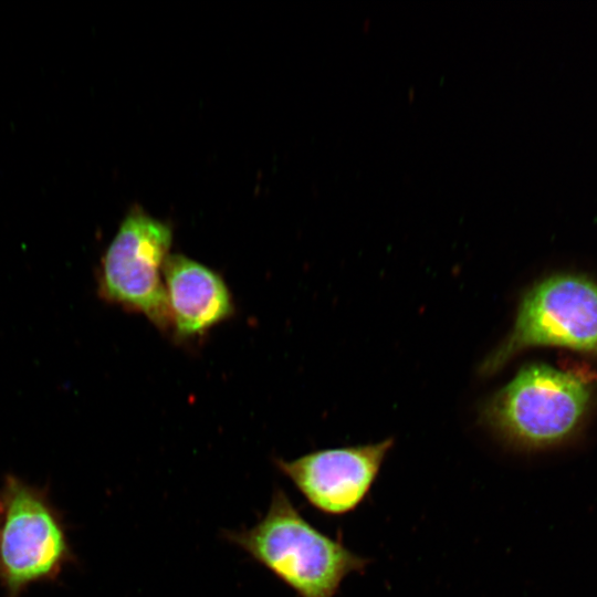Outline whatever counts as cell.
<instances>
[{"label": "cell", "instance_id": "7a4b0ae2", "mask_svg": "<svg viewBox=\"0 0 597 597\" xmlns=\"http://www.w3.org/2000/svg\"><path fill=\"white\" fill-rule=\"evenodd\" d=\"M591 400L593 387L583 375L530 364L486 401L482 418L505 446L535 452L570 440Z\"/></svg>", "mask_w": 597, "mask_h": 597}, {"label": "cell", "instance_id": "8992f818", "mask_svg": "<svg viewBox=\"0 0 597 597\" xmlns=\"http://www.w3.org/2000/svg\"><path fill=\"white\" fill-rule=\"evenodd\" d=\"M394 438L367 444L328 448L293 460L276 459L306 502L327 516L356 511L369 496Z\"/></svg>", "mask_w": 597, "mask_h": 597}, {"label": "cell", "instance_id": "277c9868", "mask_svg": "<svg viewBox=\"0 0 597 597\" xmlns=\"http://www.w3.org/2000/svg\"><path fill=\"white\" fill-rule=\"evenodd\" d=\"M558 346L597 354V283L557 274L534 284L523 296L507 337L483 360L481 371L496 373L520 352Z\"/></svg>", "mask_w": 597, "mask_h": 597}, {"label": "cell", "instance_id": "6da1fadb", "mask_svg": "<svg viewBox=\"0 0 597 597\" xmlns=\"http://www.w3.org/2000/svg\"><path fill=\"white\" fill-rule=\"evenodd\" d=\"M222 537L266 568L298 597H336L352 574H364L371 559L354 553L342 536L311 524L276 486L265 514L252 526Z\"/></svg>", "mask_w": 597, "mask_h": 597}, {"label": "cell", "instance_id": "3957f363", "mask_svg": "<svg viewBox=\"0 0 597 597\" xmlns=\"http://www.w3.org/2000/svg\"><path fill=\"white\" fill-rule=\"evenodd\" d=\"M73 559L61 514L45 491L7 475L0 489V584L8 597L54 579Z\"/></svg>", "mask_w": 597, "mask_h": 597}, {"label": "cell", "instance_id": "5b68a950", "mask_svg": "<svg viewBox=\"0 0 597 597\" xmlns=\"http://www.w3.org/2000/svg\"><path fill=\"white\" fill-rule=\"evenodd\" d=\"M171 241L167 223L135 207L105 251L97 277L103 300L144 315L163 332L172 329L163 275Z\"/></svg>", "mask_w": 597, "mask_h": 597}, {"label": "cell", "instance_id": "52a82bcc", "mask_svg": "<svg viewBox=\"0 0 597 597\" xmlns=\"http://www.w3.org/2000/svg\"><path fill=\"white\" fill-rule=\"evenodd\" d=\"M163 275L177 336H200L232 315L230 290L210 268L181 254H169Z\"/></svg>", "mask_w": 597, "mask_h": 597}]
</instances>
